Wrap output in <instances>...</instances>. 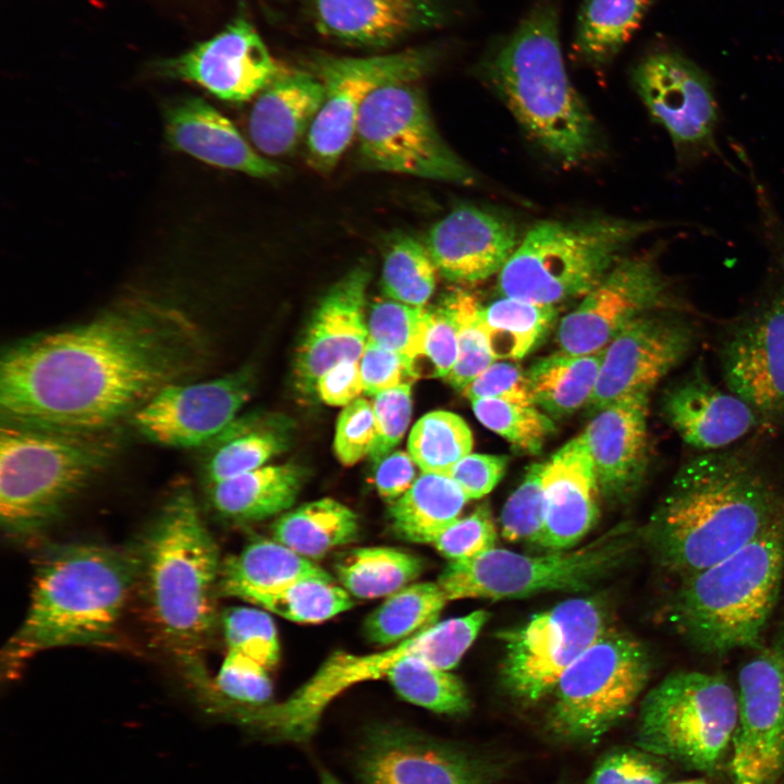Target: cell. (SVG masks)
<instances>
[{"instance_id": "obj_20", "label": "cell", "mask_w": 784, "mask_h": 784, "mask_svg": "<svg viewBox=\"0 0 784 784\" xmlns=\"http://www.w3.org/2000/svg\"><path fill=\"white\" fill-rule=\"evenodd\" d=\"M696 313L658 310L638 317L605 346L589 404L600 409L650 391L689 357L699 342Z\"/></svg>"}, {"instance_id": "obj_62", "label": "cell", "mask_w": 784, "mask_h": 784, "mask_svg": "<svg viewBox=\"0 0 784 784\" xmlns=\"http://www.w3.org/2000/svg\"><path fill=\"white\" fill-rule=\"evenodd\" d=\"M759 208V221L767 248L771 254L775 269L784 279V220L776 210L764 186L755 184Z\"/></svg>"}, {"instance_id": "obj_61", "label": "cell", "mask_w": 784, "mask_h": 784, "mask_svg": "<svg viewBox=\"0 0 784 784\" xmlns=\"http://www.w3.org/2000/svg\"><path fill=\"white\" fill-rule=\"evenodd\" d=\"M416 463L404 451H394L375 464V485L378 493L388 502L403 495L414 483Z\"/></svg>"}, {"instance_id": "obj_11", "label": "cell", "mask_w": 784, "mask_h": 784, "mask_svg": "<svg viewBox=\"0 0 784 784\" xmlns=\"http://www.w3.org/2000/svg\"><path fill=\"white\" fill-rule=\"evenodd\" d=\"M736 723L737 694L724 675L679 671L641 701L636 745L688 770L712 772L732 743Z\"/></svg>"}, {"instance_id": "obj_8", "label": "cell", "mask_w": 784, "mask_h": 784, "mask_svg": "<svg viewBox=\"0 0 784 784\" xmlns=\"http://www.w3.org/2000/svg\"><path fill=\"white\" fill-rule=\"evenodd\" d=\"M664 225L609 217L539 221L500 271L499 291L544 306L584 297L636 241Z\"/></svg>"}, {"instance_id": "obj_3", "label": "cell", "mask_w": 784, "mask_h": 784, "mask_svg": "<svg viewBox=\"0 0 784 784\" xmlns=\"http://www.w3.org/2000/svg\"><path fill=\"white\" fill-rule=\"evenodd\" d=\"M475 71L556 161L576 166L593 155L597 126L567 75L554 1L537 0L488 47Z\"/></svg>"}, {"instance_id": "obj_47", "label": "cell", "mask_w": 784, "mask_h": 784, "mask_svg": "<svg viewBox=\"0 0 784 784\" xmlns=\"http://www.w3.org/2000/svg\"><path fill=\"white\" fill-rule=\"evenodd\" d=\"M477 419L488 429L503 437L515 449L537 454L554 425L536 405L479 399L470 401Z\"/></svg>"}, {"instance_id": "obj_28", "label": "cell", "mask_w": 784, "mask_h": 784, "mask_svg": "<svg viewBox=\"0 0 784 784\" xmlns=\"http://www.w3.org/2000/svg\"><path fill=\"white\" fill-rule=\"evenodd\" d=\"M311 12L321 36L366 48L443 26L454 15L443 0H313Z\"/></svg>"}, {"instance_id": "obj_24", "label": "cell", "mask_w": 784, "mask_h": 784, "mask_svg": "<svg viewBox=\"0 0 784 784\" xmlns=\"http://www.w3.org/2000/svg\"><path fill=\"white\" fill-rule=\"evenodd\" d=\"M369 280V269L358 266L317 304L295 355L294 385L302 396L316 394L317 380L333 366L360 359L368 342L365 306Z\"/></svg>"}, {"instance_id": "obj_4", "label": "cell", "mask_w": 784, "mask_h": 784, "mask_svg": "<svg viewBox=\"0 0 784 784\" xmlns=\"http://www.w3.org/2000/svg\"><path fill=\"white\" fill-rule=\"evenodd\" d=\"M138 576L151 624L199 689L208 686L201 654L213 626L217 546L192 489L176 487L137 551Z\"/></svg>"}, {"instance_id": "obj_57", "label": "cell", "mask_w": 784, "mask_h": 784, "mask_svg": "<svg viewBox=\"0 0 784 784\" xmlns=\"http://www.w3.org/2000/svg\"><path fill=\"white\" fill-rule=\"evenodd\" d=\"M469 400L494 399L520 405H536L527 372L507 362H494L463 391Z\"/></svg>"}, {"instance_id": "obj_46", "label": "cell", "mask_w": 784, "mask_h": 784, "mask_svg": "<svg viewBox=\"0 0 784 784\" xmlns=\"http://www.w3.org/2000/svg\"><path fill=\"white\" fill-rule=\"evenodd\" d=\"M429 311L391 298L378 301L367 317L368 340L402 355L418 371Z\"/></svg>"}, {"instance_id": "obj_63", "label": "cell", "mask_w": 784, "mask_h": 784, "mask_svg": "<svg viewBox=\"0 0 784 784\" xmlns=\"http://www.w3.org/2000/svg\"><path fill=\"white\" fill-rule=\"evenodd\" d=\"M321 784H342V783L339 780H336L331 773H329L327 771H322Z\"/></svg>"}, {"instance_id": "obj_6", "label": "cell", "mask_w": 784, "mask_h": 784, "mask_svg": "<svg viewBox=\"0 0 784 784\" xmlns=\"http://www.w3.org/2000/svg\"><path fill=\"white\" fill-rule=\"evenodd\" d=\"M784 577V513L750 542L679 579L669 620L697 650L760 648Z\"/></svg>"}, {"instance_id": "obj_23", "label": "cell", "mask_w": 784, "mask_h": 784, "mask_svg": "<svg viewBox=\"0 0 784 784\" xmlns=\"http://www.w3.org/2000/svg\"><path fill=\"white\" fill-rule=\"evenodd\" d=\"M364 784H488L492 767L397 725L367 731L357 757Z\"/></svg>"}, {"instance_id": "obj_37", "label": "cell", "mask_w": 784, "mask_h": 784, "mask_svg": "<svg viewBox=\"0 0 784 784\" xmlns=\"http://www.w3.org/2000/svg\"><path fill=\"white\" fill-rule=\"evenodd\" d=\"M603 351L586 355L558 352L537 360L527 371L535 404L553 416H565L589 403Z\"/></svg>"}, {"instance_id": "obj_30", "label": "cell", "mask_w": 784, "mask_h": 784, "mask_svg": "<svg viewBox=\"0 0 784 784\" xmlns=\"http://www.w3.org/2000/svg\"><path fill=\"white\" fill-rule=\"evenodd\" d=\"M164 131L170 146L205 163L272 177L281 172L278 163L259 155L232 122L198 97H181L164 106Z\"/></svg>"}, {"instance_id": "obj_14", "label": "cell", "mask_w": 784, "mask_h": 784, "mask_svg": "<svg viewBox=\"0 0 784 784\" xmlns=\"http://www.w3.org/2000/svg\"><path fill=\"white\" fill-rule=\"evenodd\" d=\"M436 47L409 48L369 57L320 56L310 71L324 87V99L307 134L308 161L331 171L355 139L357 120L366 99L381 86L419 81L440 58Z\"/></svg>"}, {"instance_id": "obj_64", "label": "cell", "mask_w": 784, "mask_h": 784, "mask_svg": "<svg viewBox=\"0 0 784 784\" xmlns=\"http://www.w3.org/2000/svg\"><path fill=\"white\" fill-rule=\"evenodd\" d=\"M672 784H708V783L703 780H689V781H682V782H676V783H672Z\"/></svg>"}, {"instance_id": "obj_55", "label": "cell", "mask_w": 784, "mask_h": 784, "mask_svg": "<svg viewBox=\"0 0 784 784\" xmlns=\"http://www.w3.org/2000/svg\"><path fill=\"white\" fill-rule=\"evenodd\" d=\"M658 757L641 749H620L604 756L587 784H663L666 772Z\"/></svg>"}, {"instance_id": "obj_56", "label": "cell", "mask_w": 784, "mask_h": 784, "mask_svg": "<svg viewBox=\"0 0 784 784\" xmlns=\"http://www.w3.org/2000/svg\"><path fill=\"white\" fill-rule=\"evenodd\" d=\"M364 393H378L413 383L419 375L413 363L402 355L368 340L359 359Z\"/></svg>"}, {"instance_id": "obj_13", "label": "cell", "mask_w": 784, "mask_h": 784, "mask_svg": "<svg viewBox=\"0 0 784 784\" xmlns=\"http://www.w3.org/2000/svg\"><path fill=\"white\" fill-rule=\"evenodd\" d=\"M355 138L366 169L462 185L476 180L441 137L418 81L371 93L360 109Z\"/></svg>"}, {"instance_id": "obj_21", "label": "cell", "mask_w": 784, "mask_h": 784, "mask_svg": "<svg viewBox=\"0 0 784 784\" xmlns=\"http://www.w3.org/2000/svg\"><path fill=\"white\" fill-rule=\"evenodd\" d=\"M253 389V375L241 369L216 379L161 389L131 417L148 440L172 448L208 444L230 427Z\"/></svg>"}, {"instance_id": "obj_38", "label": "cell", "mask_w": 784, "mask_h": 784, "mask_svg": "<svg viewBox=\"0 0 784 784\" xmlns=\"http://www.w3.org/2000/svg\"><path fill=\"white\" fill-rule=\"evenodd\" d=\"M422 560L391 547H360L344 552L334 571L341 586L359 599L388 597L415 580Z\"/></svg>"}, {"instance_id": "obj_5", "label": "cell", "mask_w": 784, "mask_h": 784, "mask_svg": "<svg viewBox=\"0 0 784 784\" xmlns=\"http://www.w3.org/2000/svg\"><path fill=\"white\" fill-rule=\"evenodd\" d=\"M137 576L138 555L131 550L48 548L36 566L27 613L3 651L8 670L45 650L109 642Z\"/></svg>"}, {"instance_id": "obj_33", "label": "cell", "mask_w": 784, "mask_h": 784, "mask_svg": "<svg viewBox=\"0 0 784 784\" xmlns=\"http://www.w3.org/2000/svg\"><path fill=\"white\" fill-rule=\"evenodd\" d=\"M307 578L332 576L274 539H257L223 563L218 583L224 595L248 600Z\"/></svg>"}, {"instance_id": "obj_48", "label": "cell", "mask_w": 784, "mask_h": 784, "mask_svg": "<svg viewBox=\"0 0 784 784\" xmlns=\"http://www.w3.org/2000/svg\"><path fill=\"white\" fill-rule=\"evenodd\" d=\"M204 465L207 486L255 470L285 448V438L278 431L256 429L221 437Z\"/></svg>"}, {"instance_id": "obj_58", "label": "cell", "mask_w": 784, "mask_h": 784, "mask_svg": "<svg viewBox=\"0 0 784 784\" xmlns=\"http://www.w3.org/2000/svg\"><path fill=\"white\" fill-rule=\"evenodd\" d=\"M457 351V326L442 303L429 311L421 355L427 362V375L446 378L456 363Z\"/></svg>"}, {"instance_id": "obj_45", "label": "cell", "mask_w": 784, "mask_h": 784, "mask_svg": "<svg viewBox=\"0 0 784 784\" xmlns=\"http://www.w3.org/2000/svg\"><path fill=\"white\" fill-rule=\"evenodd\" d=\"M443 304L455 319L458 348L456 363L445 379L453 388L463 391L495 358L488 342L481 317L482 306L478 299L457 290L449 294Z\"/></svg>"}, {"instance_id": "obj_19", "label": "cell", "mask_w": 784, "mask_h": 784, "mask_svg": "<svg viewBox=\"0 0 784 784\" xmlns=\"http://www.w3.org/2000/svg\"><path fill=\"white\" fill-rule=\"evenodd\" d=\"M737 677L732 784H779L784 774V624Z\"/></svg>"}, {"instance_id": "obj_22", "label": "cell", "mask_w": 784, "mask_h": 784, "mask_svg": "<svg viewBox=\"0 0 784 784\" xmlns=\"http://www.w3.org/2000/svg\"><path fill=\"white\" fill-rule=\"evenodd\" d=\"M282 70L243 12L211 38L151 68L157 76L195 83L228 101L250 99Z\"/></svg>"}, {"instance_id": "obj_12", "label": "cell", "mask_w": 784, "mask_h": 784, "mask_svg": "<svg viewBox=\"0 0 784 784\" xmlns=\"http://www.w3.org/2000/svg\"><path fill=\"white\" fill-rule=\"evenodd\" d=\"M651 660L635 638L609 627L560 677L547 725L559 738L593 743L621 722L648 684Z\"/></svg>"}, {"instance_id": "obj_2", "label": "cell", "mask_w": 784, "mask_h": 784, "mask_svg": "<svg viewBox=\"0 0 784 784\" xmlns=\"http://www.w3.org/2000/svg\"><path fill=\"white\" fill-rule=\"evenodd\" d=\"M783 513L784 489L758 444L746 441L684 462L641 540L679 580L734 553Z\"/></svg>"}, {"instance_id": "obj_35", "label": "cell", "mask_w": 784, "mask_h": 784, "mask_svg": "<svg viewBox=\"0 0 784 784\" xmlns=\"http://www.w3.org/2000/svg\"><path fill=\"white\" fill-rule=\"evenodd\" d=\"M468 497L449 476L422 473L390 505L394 532L418 543H430L441 530L460 518Z\"/></svg>"}, {"instance_id": "obj_1", "label": "cell", "mask_w": 784, "mask_h": 784, "mask_svg": "<svg viewBox=\"0 0 784 784\" xmlns=\"http://www.w3.org/2000/svg\"><path fill=\"white\" fill-rule=\"evenodd\" d=\"M207 348L200 324L181 307L150 296L123 298L85 322L3 352L2 421L112 430L161 389L199 371Z\"/></svg>"}, {"instance_id": "obj_16", "label": "cell", "mask_w": 784, "mask_h": 784, "mask_svg": "<svg viewBox=\"0 0 784 784\" xmlns=\"http://www.w3.org/2000/svg\"><path fill=\"white\" fill-rule=\"evenodd\" d=\"M610 627L608 611L592 597H579L538 613L504 633L501 679L524 701L551 694L562 674Z\"/></svg>"}, {"instance_id": "obj_7", "label": "cell", "mask_w": 784, "mask_h": 784, "mask_svg": "<svg viewBox=\"0 0 784 784\" xmlns=\"http://www.w3.org/2000/svg\"><path fill=\"white\" fill-rule=\"evenodd\" d=\"M114 429L69 431L1 422L0 516L4 534H41L113 457Z\"/></svg>"}, {"instance_id": "obj_44", "label": "cell", "mask_w": 784, "mask_h": 784, "mask_svg": "<svg viewBox=\"0 0 784 784\" xmlns=\"http://www.w3.org/2000/svg\"><path fill=\"white\" fill-rule=\"evenodd\" d=\"M437 271L426 245L412 236H401L384 256L383 292L396 302L425 307L433 294Z\"/></svg>"}, {"instance_id": "obj_60", "label": "cell", "mask_w": 784, "mask_h": 784, "mask_svg": "<svg viewBox=\"0 0 784 784\" xmlns=\"http://www.w3.org/2000/svg\"><path fill=\"white\" fill-rule=\"evenodd\" d=\"M364 392L359 360L342 362L316 383V395L331 406H346Z\"/></svg>"}, {"instance_id": "obj_41", "label": "cell", "mask_w": 784, "mask_h": 784, "mask_svg": "<svg viewBox=\"0 0 784 784\" xmlns=\"http://www.w3.org/2000/svg\"><path fill=\"white\" fill-rule=\"evenodd\" d=\"M474 445L467 422L457 414L433 411L413 426L408 453L422 473L449 475L454 465L468 455Z\"/></svg>"}, {"instance_id": "obj_17", "label": "cell", "mask_w": 784, "mask_h": 784, "mask_svg": "<svg viewBox=\"0 0 784 784\" xmlns=\"http://www.w3.org/2000/svg\"><path fill=\"white\" fill-rule=\"evenodd\" d=\"M658 310L697 314L653 254L625 256L560 320V351L571 355L602 351L629 322Z\"/></svg>"}, {"instance_id": "obj_36", "label": "cell", "mask_w": 784, "mask_h": 784, "mask_svg": "<svg viewBox=\"0 0 784 784\" xmlns=\"http://www.w3.org/2000/svg\"><path fill=\"white\" fill-rule=\"evenodd\" d=\"M358 532L356 514L343 503L323 498L283 513L272 537L299 555L315 560L347 544Z\"/></svg>"}, {"instance_id": "obj_26", "label": "cell", "mask_w": 784, "mask_h": 784, "mask_svg": "<svg viewBox=\"0 0 784 784\" xmlns=\"http://www.w3.org/2000/svg\"><path fill=\"white\" fill-rule=\"evenodd\" d=\"M509 220L483 209L462 206L428 232L426 247L442 277L477 283L503 269L519 244Z\"/></svg>"}, {"instance_id": "obj_32", "label": "cell", "mask_w": 784, "mask_h": 784, "mask_svg": "<svg viewBox=\"0 0 784 784\" xmlns=\"http://www.w3.org/2000/svg\"><path fill=\"white\" fill-rule=\"evenodd\" d=\"M304 469L268 465L207 486L211 507L225 519L256 522L283 514L295 502Z\"/></svg>"}, {"instance_id": "obj_9", "label": "cell", "mask_w": 784, "mask_h": 784, "mask_svg": "<svg viewBox=\"0 0 784 784\" xmlns=\"http://www.w3.org/2000/svg\"><path fill=\"white\" fill-rule=\"evenodd\" d=\"M489 618L485 610L434 623L381 652H333L314 675L279 703L244 708L238 721L273 738L306 742L327 707L352 686L387 677L400 662L420 658L441 670L455 667Z\"/></svg>"}, {"instance_id": "obj_25", "label": "cell", "mask_w": 784, "mask_h": 784, "mask_svg": "<svg viewBox=\"0 0 784 784\" xmlns=\"http://www.w3.org/2000/svg\"><path fill=\"white\" fill-rule=\"evenodd\" d=\"M661 411L682 441L699 452L723 450L761 431L752 408L714 384L701 360L666 388Z\"/></svg>"}, {"instance_id": "obj_39", "label": "cell", "mask_w": 784, "mask_h": 784, "mask_svg": "<svg viewBox=\"0 0 784 784\" xmlns=\"http://www.w3.org/2000/svg\"><path fill=\"white\" fill-rule=\"evenodd\" d=\"M448 602L437 581L407 585L367 616L365 635L380 646L395 645L434 624Z\"/></svg>"}, {"instance_id": "obj_51", "label": "cell", "mask_w": 784, "mask_h": 784, "mask_svg": "<svg viewBox=\"0 0 784 784\" xmlns=\"http://www.w3.org/2000/svg\"><path fill=\"white\" fill-rule=\"evenodd\" d=\"M546 463L532 464L501 513L502 536L511 541L539 542L546 519L543 473Z\"/></svg>"}, {"instance_id": "obj_31", "label": "cell", "mask_w": 784, "mask_h": 784, "mask_svg": "<svg viewBox=\"0 0 784 784\" xmlns=\"http://www.w3.org/2000/svg\"><path fill=\"white\" fill-rule=\"evenodd\" d=\"M324 87L310 70H286L264 88L248 119L254 146L267 157L292 152L317 117Z\"/></svg>"}, {"instance_id": "obj_49", "label": "cell", "mask_w": 784, "mask_h": 784, "mask_svg": "<svg viewBox=\"0 0 784 784\" xmlns=\"http://www.w3.org/2000/svg\"><path fill=\"white\" fill-rule=\"evenodd\" d=\"M216 689L217 694L210 696L213 705L225 711L231 707L266 705L272 695V683L265 666L228 649L216 678Z\"/></svg>"}, {"instance_id": "obj_54", "label": "cell", "mask_w": 784, "mask_h": 784, "mask_svg": "<svg viewBox=\"0 0 784 784\" xmlns=\"http://www.w3.org/2000/svg\"><path fill=\"white\" fill-rule=\"evenodd\" d=\"M376 440L372 404L358 397L344 406L339 415L333 448L345 466H352L369 455Z\"/></svg>"}, {"instance_id": "obj_40", "label": "cell", "mask_w": 784, "mask_h": 784, "mask_svg": "<svg viewBox=\"0 0 784 784\" xmlns=\"http://www.w3.org/2000/svg\"><path fill=\"white\" fill-rule=\"evenodd\" d=\"M555 306L512 297L482 306V322L495 359H520L544 338L556 317Z\"/></svg>"}, {"instance_id": "obj_59", "label": "cell", "mask_w": 784, "mask_h": 784, "mask_svg": "<svg viewBox=\"0 0 784 784\" xmlns=\"http://www.w3.org/2000/svg\"><path fill=\"white\" fill-rule=\"evenodd\" d=\"M507 456L469 453L457 462L449 476L471 499L488 494L504 475Z\"/></svg>"}, {"instance_id": "obj_42", "label": "cell", "mask_w": 784, "mask_h": 784, "mask_svg": "<svg viewBox=\"0 0 784 784\" xmlns=\"http://www.w3.org/2000/svg\"><path fill=\"white\" fill-rule=\"evenodd\" d=\"M387 678L401 698L432 712L458 715L469 709V698L461 679L420 658L400 662Z\"/></svg>"}, {"instance_id": "obj_53", "label": "cell", "mask_w": 784, "mask_h": 784, "mask_svg": "<svg viewBox=\"0 0 784 784\" xmlns=\"http://www.w3.org/2000/svg\"><path fill=\"white\" fill-rule=\"evenodd\" d=\"M372 408L376 440L369 456L377 464L392 452L407 429L412 415V384H401L378 393Z\"/></svg>"}, {"instance_id": "obj_43", "label": "cell", "mask_w": 784, "mask_h": 784, "mask_svg": "<svg viewBox=\"0 0 784 784\" xmlns=\"http://www.w3.org/2000/svg\"><path fill=\"white\" fill-rule=\"evenodd\" d=\"M247 601L296 623H321L353 607L351 595L333 578H307Z\"/></svg>"}, {"instance_id": "obj_18", "label": "cell", "mask_w": 784, "mask_h": 784, "mask_svg": "<svg viewBox=\"0 0 784 784\" xmlns=\"http://www.w3.org/2000/svg\"><path fill=\"white\" fill-rule=\"evenodd\" d=\"M632 81L652 120L669 135L678 167L689 170L722 158L719 103L710 79L695 63L657 51L635 65Z\"/></svg>"}, {"instance_id": "obj_10", "label": "cell", "mask_w": 784, "mask_h": 784, "mask_svg": "<svg viewBox=\"0 0 784 784\" xmlns=\"http://www.w3.org/2000/svg\"><path fill=\"white\" fill-rule=\"evenodd\" d=\"M641 531L620 525L578 549L526 555L493 548L450 561L437 583L449 601L524 598L559 590H587L629 558Z\"/></svg>"}, {"instance_id": "obj_50", "label": "cell", "mask_w": 784, "mask_h": 784, "mask_svg": "<svg viewBox=\"0 0 784 784\" xmlns=\"http://www.w3.org/2000/svg\"><path fill=\"white\" fill-rule=\"evenodd\" d=\"M222 627L228 649L249 657L268 671L277 665L280 658L278 632L267 612L230 608L223 613Z\"/></svg>"}, {"instance_id": "obj_52", "label": "cell", "mask_w": 784, "mask_h": 784, "mask_svg": "<svg viewBox=\"0 0 784 784\" xmlns=\"http://www.w3.org/2000/svg\"><path fill=\"white\" fill-rule=\"evenodd\" d=\"M495 541L497 529L491 512L487 504H482L441 530L429 544L450 561H456L482 554L495 548Z\"/></svg>"}, {"instance_id": "obj_15", "label": "cell", "mask_w": 784, "mask_h": 784, "mask_svg": "<svg viewBox=\"0 0 784 784\" xmlns=\"http://www.w3.org/2000/svg\"><path fill=\"white\" fill-rule=\"evenodd\" d=\"M726 389L758 416L761 432L784 425V279L775 280L760 297L734 318L718 346Z\"/></svg>"}, {"instance_id": "obj_29", "label": "cell", "mask_w": 784, "mask_h": 784, "mask_svg": "<svg viewBox=\"0 0 784 784\" xmlns=\"http://www.w3.org/2000/svg\"><path fill=\"white\" fill-rule=\"evenodd\" d=\"M543 491L546 519L538 546L549 552L569 550L592 529L599 517L601 493L583 433L546 462Z\"/></svg>"}, {"instance_id": "obj_34", "label": "cell", "mask_w": 784, "mask_h": 784, "mask_svg": "<svg viewBox=\"0 0 784 784\" xmlns=\"http://www.w3.org/2000/svg\"><path fill=\"white\" fill-rule=\"evenodd\" d=\"M652 0H583L572 54L584 65H610L645 19Z\"/></svg>"}, {"instance_id": "obj_27", "label": "cell", "mask_w": 784, "mask_h": 784, "mask_svg": "<svg viewBox=\"0 0 784 784\" xmlns=\"http://www.w3.org/2000/svg\"><path fill=\"white\" fill-rule=\"evenodd\" d=\"M649 393L623 396L599 409L583 432L600 493L625 501L640 488L649 465Z\"/></svg>"}]
</instances>
